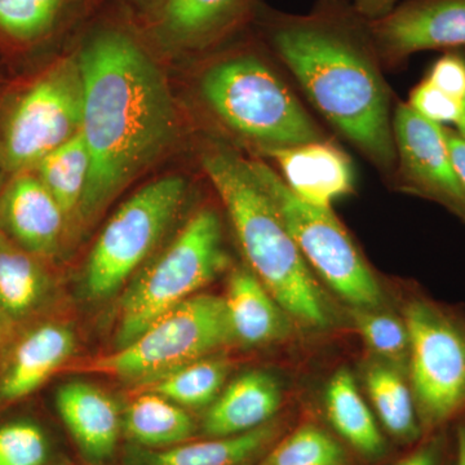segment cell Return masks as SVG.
Masks as SVG:
<instances>
[{
	"instance_id": "cell-1",
	"label": "cell",
	"mask_w": 465,
	"mask_h": 465,
	"mask_svg": "<svg viewBox=\"0 0 465 465\" xmlns=\"http://www.w3.org/2000/svg\"><path fill=\"white\" fill-rule=\"evenodd\" d=\"M264 41L314 109L382 173H393L391 92L369 24L348 0L308 15L265 8Z\"/></svg>"
},
{
	"instance_id": "cell-2",
	"label": "cell",
	"mask_w": 465,
	"mask_h": 465,
	"mask_svg": "<svg viewBox=\"0 0 465 465\" xmlns=\"http://www.w3.org/2000/svg\"><path fill=\"white\" fill-rule=\"evenodd\" d=\"M81 134L91 171L76 222L91 223L173 142L177 115L166 78L133 36L94 34L78 56Z\"/></svg>"
},
{
	"instance_id": "cell-3",
	"label": "cell",
	"mask_w": 465,
	"mask_h": 465,
	"mask_svg": "<svg viewBox=\"0 0 465 465\" xmlns=\"http://www.w3.org/2000/svg\"><path fill=\"white\" fill-rule=\"evenodd\" d=\"M202 167L224 204L250 271L293 322L311 330L331 327V302L249 159L213 148L202 157Z\"/></svg>"
},
{
	"instance_id": "cell-4",
	"label": "cell",
	"mask_w": 465,
	"mask_h": 465,
	"mask_svg": "<svg viewBox=\"0 0 465 465\" xmlns=\"http://www.w3.org/2000/svg\"><path fill=\"white\" fill-rule=\"evenodd\" d=\"M198 91L211 115L262 155L330 139L274 64L258 51L217 57L204 67Z\"/></svg>"
},
{
	"instance_id": "cell-5",
	"label": "cell",
	"mask_w": 465,
	"mask_h": 465,
	"mask_svg": "<svg viewBox=\"0 0 465 465\" xmlns=\"http://www.w3.org/2000/svg\"><path fill=\"white\" fill-rule=\"evenodd\" d=\"M228 265L222 219L213 208H202L128 284L119 302L115 347L133 341L157 318L197 295Z\"/></svg>"
},
{
	"instance_id": "cell-6",
	"label": "cell",
	"mask_w": 465,
	"mask_h": 465,
	"mask_svg": "<svg viewBox=\"0 0 465 465\" xmlns=\"http://www.w3.org/2000/svg\"><path fill=\"white\" fill-rule=\"evenodd\" d=\"M234 344L223 296L197 293L124 347L65 367L142 385Z\"/></svg>"
},
{
	"instance_id": "cell-7",
	"label": "cell",
	"mask_w": 465,
	"mask_h": 465,
	"mask_svg": "<svg viewBox=\"0 0 465 465\" xmlns=\"http://www.w3.org/2000/svg\"><path fill=\"white\" fill-rule=\"evenodd\" d=\"M249 161L316 277L351 308H381V283L332 208L300 200L273 167Z\"/></svg>"
},
{
	"instance_id": "cell-8",
	"label": "cell",
	"mask_w": 465,
	"mask_h": 465,
	"mask_svg": "<svg viewBox=\"0 0 465 465\" xmlns=\"http://www.w3.org/2000/svg\"><path fill=\"white\" fill-rule=\"evenodd\" d=\"M410 338V385L425 432L465 412V320L424 296L403 308Z\"/></svg>"
},
{
	"instance_id": "cell-9",
	"label": "cell",
	"mask_w": 465,
	"mask_h": 465,
	"mask_svg": "<svg viewBox=\"0 0 465 465\" xmlns=\"http://www.w3.org/2000/svg\"><path fill=\"white\" fill-rule=\"evenodd\" d=\"M186 191L183 177H162L134 193L115 211L85 266V291L91 299L114 295L152 255L182 211Z\"/></svg>"
},
{
	"instance_id": "cell-10",
	"label": "cell",
	"mask_w": 465,
	"mask_h": 465,
	"mask_svg": "<svg viewBox=\"0 0 465 465\" xmlns=\"http://www.w3.org/2000/svg\"><path fill=\"white\" fill-rule=\"evenodd\" d=\"M84 81L78 58L58 63L21 97L0 140V166L11 173L36 166L81 133Z\"/></svg>"
},
{
	"instance_id": "cell-11",
	"label": "cell",
	"mask_w": 465,
	"mask_h": 465,
	"mask_svg": "<svg viewBox=\"0 0 465 465\" xmlns=\"http://www.w3.org/2000/svg\"><path fill=\"white\" fill-rule=\"evenodd\" d=\"M397 188L437 202L465 223V193L452 164L443 125L433 124L407 103L393 112Z\"/></svg>"
},
{
	"instance_id": "cell-12",
	"label": "cell",
	"mask_w": 465,
	"mask_h": 465,
	"mask_svg": "<svg viewBox=\"0 0 465 465\" xmlns=\"http://www.w3.org/2000/svg\"><path fill=\"white\" fill-rule=\"evenodd\" d=\"M367 24L381 65L390 69L418 52L465 47V0H406Z\"/></svg>"
},
{
	"instance_id": "cell-13",
	"label": "cell",
	"mask_w": 465,
	"mask_h": 465,
	"mask_svg": "<svg viewBox=\"0 0 465 465\" xmlns=\"http://www.w3.org/2000/svg\"><path fill=\"white\" fill-rule=\"evenodd\" d=\"M265 157L277 163L290 191L312 206L331 208L353 191L351 158L331 139L273 150Z\"/></svg>"
},
{
	"instance_id": "cell-14",
	"label": "cell",
	"mask_w": 465,
	"mask_h": 465,
	"mask_svg": "<svg viewBox=\"0 0 465 465\" xmlns=\"http://www.w3.org/2000/svg\"><path fill=\"white\" fill-rule=\"evenodd\" d=\"M0 231L36 258H51L60 247L67 220L38 176L15 177L0 198Z\"/></svg>"
},
{
	"instance_id": "cell-15",
	"label": "cell",
	"mask_w": 465,
	"mask_h": 465,
	"mask_svg": "<svg viewBox=\"0 0 465 465\" xmlns=\"http://www.w3.org/2000/svg\"><path fill=\"white\" fill-rule=\"evenodd\" d=\"M255 0H166L155 12L159 42L176 50H203L255 15Z\"/></svg>"
},
{
	"instance_id": "cell-16",
	"label": "cell",
	"mask_w": 465,
	"mask_h": 465,
	"mask_svg": "<svg viewBox=\"0 0 465 465\" xmlns=\"http://www.w3.org/2000/svg\"><path fill=\"white\" fill-rule=\"evenodd\" d=\"M76 339L69 327L45 323L18 339L3 362L0 400L25 399L41 388L74 354Z\"/></svg>"
},
{
	"instance_id": "cell-17",
	"label": "cell",
	"mask_w": 465,
	"mask_h": 465,
	"mask_svg": "<svg viewBox=\"0 0 465 465\" xmlns=\"http://www.w3.org/2000/svg\"><path fill=\"white\" fill-rule=\"evenodd\" d=\"M60 418L76 445L92 461L114 454L124 428L118 403L105 391L84 381H70L56 393Z\"/></svg>"
},
{
	"instance_id": "cell-18",
	"label": "cell",
	"mask_w": 465,
	"mask_h": 465,
	"mask_svg": "<svg viewBox=\"0 0 465 465\" xmlns=\"http://www.w3.org/2000/svg\"><path fill=\"white\" fill-rule=\"evenodd\" d=\"M224 302L234 344L264 347L289 336L292 320L249 266L232 269Z\"/></svg>"
},
{
	"instance_id": "cell-19",
	"label": "cell",
	"mask_w": 465,
	"mask_h": 465,
	"mask_svg": "<svg viewBox=\"0 0 465 465\" xmlns=\"http://www.w3.org/2000/svg\"><path fill=\"white\" fill-rule=\"evenodd\" d=\"M282 403L273 375L260 370L244 372L226 385L208 406L202 430L208 437L250 432L272 421Z\"/></svg>"
},
{
	"instance_id": "cell-20",
	"label": "cell",
	"mask_w": 465,
	"mask_h": 465,
	"mask_svg": "<svg viewBox=\"0 0 465 465\" xmlns=\"http://www.w3.org/2000/svg\"><path fill=\"white\" fill-rule=\"evenodd\" d=\"M51 293V278L33 253L0 231V307L15 322L39 311Z\"/></svg>"
},
{
	"instance_id": "cell-21",
	"label": "cell",
	"mask_w": 465,
	"mask_h": 465,
	"mask_svg": "<svg viewBox=\"0 0 465 465\" xmlns=\"http://www.w3.org/2000/svg\"><path fill=\"white\" fill-rule=\"evenodd\" d=\"M280 427L273 421L250 432L210 437L142 454L143 465H242L264 452L277 439Z\"/></svg>"
},
{
	"instance_id": "cell-22",
	"label": "cell",
	"mask_w": 465,
	"mask_h": 465,
	"mask_svg": "<svg viewBox=\"0 0 465 465\" xmlns=\"http://www.w3.org/2000/svg\"><path fill=\"white\" fill-rule=\"evenodd\" d=\"M324 409L333 430L361 454L379 457L384 451V440L374 415L348 370L341 369L330 379L324 391Z\"/></svg>"
},
{
	"instance_id": "cell-23",
	"label": "cell",
	"mask_w": 465,
	"mask_h": 465,
	"mask_svg": "<svg viewBox=\"0 0 465 465\" xmlns=\"http://www.w3.org/2000/svg\"><path fill=\"white\" fill-rule=\"evenodd\" d=\"M124 428L140 445L167 449L191 439L194 421L182 406L159 394L140 391L125 409Z\"/></svg>"
},
{
	"instance_id": "cell-24",
	"label": "cell",
	"mask_w": 465,
	"mask_h": 465,
	"mask_svg": "<svg viewBox=\"0 0 465 465\" xmlns=\"http://www.w3.org/2000/svg\"><path fill=\"white\" fill-rule=\"evenodd\" d=\"M365 385L376 414L396 439L414 442L421 428L411 385L403 372L388 363L372 362L365 370Z\"/></svg>"
},
{
	"instance_id": "cell-25",
	"label": "cell",
	"mask_w": 465,
	"mask_h": 465,
	"mask_svg": "<svg viewBox=\"0 0 465 465\" xmlns=\"http://www.w3.org/2000/svg\"><path fill=\"white\" fill-rule=\"evenodd\" d=\"M231 363L213 356L179 367L134 388V393L149 391L159 394L183 409H201L210 406L224 390Z\"/></svg>"
},
{
	"instance_id": "cell-26",
	"label": "cell",
	"mask_w": 465,
	"mask_h": 465,
	"mask_svg": "<svg viewBox=\"0 0 465 465\" xmlns=\"http://www.w3.org/2000/svg\"><path fill=\"white\" fill-rule=\"evenodd\" d=\"M39 180L56 200L67 220H76L91 171V157L82 134L58 146L36 164Z\"/></svg>"
},
{
	"instance_id": "cell-27",
	"label": "cell",
	"mask_w": 465,
	"mask_h": 465,
	"mask_svg": "<svg viewBox=\"0 0 465 465\" xmlns=\"http://www.w3.org/2000/svg\"><path fill=\"white\" fill-rule=\"evenodd\" d=\"M351 316L367 348L381 362L407 372L410 338L403 318L384 313L381 308H351Z\"/></svg>"
},
{
	"instance_id": "cell-28",
	"label": "cell",
	"mask_w": 465,
	"mask_h": 465,
	"mask_svg": "<svg viewBox=\"0 0 465 465\" xmlns=\"http://www.w3.org/2000/svg\"><path fill=\"white\" fill-rule=\"evenodd\" d=\"M258 465H347V455L329 433L307 424L284 437Z\"/></svg>"
},
{
	"instance_id": "cell-29",
	"label": "cell",
	"mask_w": 465,
	"mask_h": 465,
	"mask_svg": "<svg viewBox=\"0 0 465 465\" xmlns=\"http://www.w3.org/2000/svg\"><path fill=\"white\" fill-rule=\"evenodd\" d=\"M65 0H0V32L18 41H35L51 32Z\"/></svg>"
},
{
	"instance_id": "cell-30",
	"label": "cell",
	"mask_w": 465,
	"mask_h": 465,
	"mask_svg": "<svg viewBox=\"0 0 465 465\" xmlns=\"http://www.w3.org/2000/svg\"><path fill=\"white\" fill-rule=\"evenodd\" d=\"M48 442L38 425L16 421L0 427V465H45Z\"/></svg>"
},
{
	"instance_id": "cell-31",
	"label": "cell",
	"mask_w": 465,
	"mask_h": 465,
	"mask_svg": "<svg viewBox=\"0 0 465 465\" xmlns=\"http://www.w3.org/2000/svg\"><path fill=\"white\" fill-rule=\"evenodd\" d=\"M407 104L428 121L446 125V127L454 124L455 128L461 121L465 105L460 101L455 100L454 97L449 96L445 92L439 90L427 78H424L411 91Z\"/></svg>"
},
{
	"instance_id": "cell-32",
	"label": "cell",
	"mask_w": 465,
	"mask_h": 465,
	"mask_svg": "<svg viewBox=\"0 0 465 465\" xmlns=\"http://www.w3.org/2000/svg\"><path fill=\"white\" fill-rule=\"evenodd\" d=\"M425 78L439 90L465 104V56L448 52L430 67Z\"/></svg>"
},
{
	"instance_id": "cell-33",
	"label": "cell",
	"mask_w": 465,
	"mask_h": 465,
	"mask_svg": "<svg viewBox=\"0 0 465 465\" xmlns=\"http://www.w3.org/2000/svg\"><path fill=\"white\" fill-rule=\"evenodd\" d=\"M443 440L440 437L434 436L427 440L423 446L416 449L414 452L401 459L394 465H440L442 460Z\"/></svg>"
},
{
	"instance_id": "cell-34",
	"label": "cell",
	"mask_w": 465,
	"mask_h": 465,
	"mask_svg": "<svg viewBox=\"0 0 465 465\" xmlns=\"http://www.w3.org/2000/svg\"><path fill=\"white\" fill-rule=\"evenodd\" d=\"M443 133L448 142L452 164L465 193V139L455 128L446 127V125H443Z\"/></svg>"
},
{
	"instance_id": "cell-35",
	"label": "cell",
	"mask_w": 465,
	"mask_h": 465,
	"mask_svg": "<svg viewBox=\"0 0 465 465\" xmlns=\"http://www.w3.org/2000/svg\"><path fill=\"white\" fill-rule=\"evenodd\" d=\"M351 8L366 21L387 16L397 5V0H351Z\"/></svg>"
},
{
	"instance_id": "cell-36",
	"label": "cell",
	"mask_w": 465,
	"mask_h": 465,
	"mask_svg": "<svg viewBox=\"0 0 465 465\" xmlns=\"http://www.w3.org/2000/svg\"><path fill=\"white\" fill-rule=\"evenodd\" d=\"M18 323L5 313V309L0 307V363L5 362L9 351L16 344Z\"/></svg>"
},
{
	"instance_id": "cell-37",
	"label": "cell",
	"mask_w": 465,
	"mask_h": 465,
	"mask_svg": "<svg viewBox=\"0 0 465 465\" xmlns=\"http://www.w3.org/2000/svg\"><path fill=\"white\" fill-rule=\"evenodd\" d=\"M454 465H465V421L458 425L455 433Z\"/></svg>"
},
{
	"instance_id": "cell-38",
	"label": "cell",
	"mask_w": 465,
	"mask_h": 465,
	"mask_svg": "<svg viewBox=\"0 0 465 465\" xmlns=\"http://www.w3.org/2000/svg\"><path fill=\"white\" fill-rule=\"evenodd\" d=\"M134 5H136L137 7L142 9H145V11H155L157 12L162 5H164L166 0H130Z\"/></svg>"
},
{
	"instance_id": "cell-39",
	"label": "cell",
	"mask_w": 465,
	"mask_h": 465,
	"mask_svg": "<svg viewBox=\"0 0 465 465\" xmlns=\"http://www.w3.org/2000/svg\"><path fill=\"white\" fill-rule=\"evenodd\" d=\"M455 130H457L458 133L460 134L461 136H463L465 139V105L463 116H461V121L459 122V124L457 125V128H455Z\"/></svg>"
},
{
	"instance_id": "cell-40",
	"label": "cell",
	"mask_w": 465,
	"mask_h": 465,
	"mask_svg": "<svg viewBox=\"0 0 465 465\" xmlns=\"http://www.w3.org/2000/svg\"><path fill=\"white\" fill-rule=\"evenodd\" d=\"M341 2L342 0H316V5H335Z\"/></svg>"
}]
</instances>
